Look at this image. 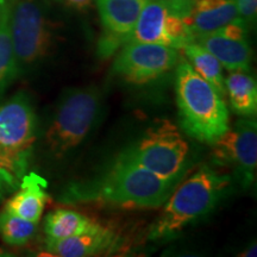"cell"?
<instances>
[{
    "instance_id": "obj_2",
    "label": "cell",
    "mask_w": 257,
    "mask_h": 257,
    "mask_svg": "<svg viewBox=\"0 0 257 257\" xmlns=\"http://www.w3.org/2000/svg\"><path fill=\"white\" fill-rule=\"evenodd\" d=\"M175 68L174 89L181 126L188 136L212 146L230 127L224 98L186 60Z\"/></svg>"
},
{
    "instance_id": "obj_20",
    "label": "cell",
    "mask_w": 257,
    "mask_h": 257,
    "mask_svg": "<svg viewBox=\"0 0 257 257\" xmlns=\"http://www.w3.org/2000/svg\"><path fill=\"white\" fill-rule=\"evenodd\" d=\"M36 232L37 223L16 216L5 208L0 211V238L9 245H25Z\"/></svg>"
},
{
    "instance_id": "obj_22",
    "label": "cell",
    "mask_w": 257,
    "mask_h": 257,
    "mask_svg": "<svg viewBox=\"0 0 257 257\" xmlns=\"http://www.w3.org/2000/svg\"><path fill=\"white\" fill-rule=\"evenodd\" d=\"M19 180L0 167V192L4 194L12 193L18 187Z\"/></svg>"
},
{
    "instance_id": "obj_12",
    "label": "cell",
    "mask_w": 257,
    "mask_h": 257,
    "mask_svg": "<svg viewBox=\"0 0 257 257\" xmlns=\"http://www.w3.org/2000/svg\"><path fill=\"white\" fill-rule=\"evenodd\" d=\"M120 244L119 234L99 224L94 229L68 238L46 240V251L57 257H91L117 251Z\"/></svg>"
},
{
    "instance_id": "obj_17",
    "label": "cell",
    "mask_w": 257,
    "mask_h": 257,
    "mask_svg": "<svg viewBox=\"0 0 257 257\" xmlns=\"http://www.w3.org/2000/svg\"><path fill=\"white\" fill-rule=\"evenodd\" d=\"M225 93L229 95L234 113L253 117L257 112V83L248 72H230L225 79Z\"/></svg>"
},
{
    "instance_id": "obj_4",
    "label": "cell",
    "mask_w": 257,
    "mask_h": 257,
    "mask_svg": "<svg viewBox=\"0 0 257 257\" xmlns=\"http://www.w3.org/2000/svg\"><path fill=\"white\" fill-rule=\"evenodd\" d=\"M100 91L94 86L67 91L57 102L44 131L43 144L53 160H62L81 146L98 121Z\"/></svg>"
},
{
    "instance_id": "obj_7",
    "label": "cell",
    "mask_w": 257,
    "mask_h": 257,
    "mask_svg": "<svg viewBox=\"0 0 257 257\" xmlns=\"http://www.w3.org/2000/svg\"><path fill=\"white\" fill-rule=\"evenodd\" d=\"M124 152L138 165L165 179L182 180L188 170L189 144L168 119L156 120Z\"/></svg>"
},
{
    "instance_id": "obj_10",
    "label": "cell",
    "mask_w": 257,
    "mask_h": 257,
    "mask_svg": "<svg viewBox=\"0 0 257 257\" xmlns=\"http://www.w3.org/2000/svg\"><path fill=\"white\" fill-rule=\"evenodd\" d=\"M213 147L214 162L230 166L236 170L244 187L255 180L257 168V124L256 120L240 119L229 127Z\"/></svg>"
},
{
    "instance_id": "obj_21",
    "label": "cell",
    "mask_w": 257,
    "mask_h": 257,
    "mask_svg": "<svg viewBox=\"0 0 257 257\" xmlns=\"http://www.w3.org/2000/svg\"><path fill=\"white\" fill-rule=\"evenodd\" d=\"M238 18L243 21L250 30L255 27L257 18V0H234Z\"/></svg>"
},
{
    "instance_id": "obj_19",
    "label": "cell",
    "mask_w": 257,
    "mask_h": 257,
    "mask_svg": "<svg viewBox=\"0 0 257 257\" xmlns=\"http://www.w3.org/2000/svg\"><path fill=\"white\" fill-rule=\"evenodd\" d=\"M14 0L0 14V100L10 86L19 78L17 62L10 35V14Z\"/></svg>"
},
{
    "instance_id": "obj_6",
    "label": "cell",
    "mask_w": 257,
    "mask_h": 257,
    "mask_svg": "<svg viewBox=\"0 0 257 257\" xmlns=\"http://www.w3.org/2000/svg\"><path fill=\"white\" fill-rule=\"evenodd\" d=\"M38 140V117L30 95L0 101V167L18 180L27 174Z\"/></svg>"
},
{
    "instance_id": "obj_9",
    "label": "cell",
    "mask_w": 257,
    "mask_h": 257,
    "mask_svg": "<svg viewBox=\"0 0 257 257\" xmlns=\"http://www.w3.org/2000/svg\"><path fill=\"white\" fill-rule=\"evenodd\" d=\"M182 60L181 51L143 42H126L120 47L112 70L131 85H147L162 78Z\"/></svg>"
},
{
    "instance_id": "obj_11",
    "label": "cell",
    "mask_w": 257,
    "mask_h": 257,
    "mask_svg": "<svg viewBox=\"0 0 257 257\" xmlns=\"http://www.w3.org/2000/svg\"><path fill=\"white\" fill-rule=\"evenodd\" d=\"M102 35L98 53L102 57L113 55L127 41L144 6L149 0H95Z\"/></svg>"
},
{
    "instance_id": "obj_14",
    "label": "cell",
    "mask_w": 257,
    "mask_h": 257,
    "mask_svg": "<svg viewBox=\"0 0 257 257\" xmlns=\"http://www.w3.org/2000/svg\"><path fill=\"white\" fill-rule=\"evenodd\" d=\"M5 202V210L24 219L40 223L49 194L47 181L35 172H28L19 180L18 187Z\"/></svg>"
},
{
    "instance_id": "obj_3",
    "label": "cell",
    "mask_w": 257,
    "mask_h": 257,
    "mask_svg": "<svg viewBox=\"0 0 257 257\" xmlns=\"http://www.w3.org/2000/svg\"><path fill=\"white\" fill-rule=\"evenodd\" d=\"M229 175L204 165L178 186L162 205V212L148 234L150 240L175 237L186 226L207 216L230 186Z\"/></svg>"
},
{
    "instance_id": "obj_16",
    "label": "cell",
    "mask_w": 257,
    "mask_h": 257,
    "mask_svg": "<svg viewBox=\"0 0 257 257\" xmlns=\"http://www.w3.org/2000/svg\"><path fill=\"white\" fill-rule=\"evenodd\" d=\"M99 223L81 212L70 208L51 211L44 218V233L47 240L68 238L98 226Z\"/></svg>"
},
{
    "instance_id": "obj_26",
    "label": "cell",
    "mask_w": 257,
    "mask_h": 257,
    "mask_svg": "<svg viewBox=\"0 0 257 257\" xmlns=\"http://www.w3.org/2000/svg\"><path fill=\"white\" fill-rule=\"evenodd\" d=\"M4 256H11V253H8L4 249H0V257H4Z\"/></svg>"
},
{
    "instance_id": "obj_1",
    "label": "cell",
    "mask_w": 257,
    "mask_h": 257,
    "mask_svg": "<svg viewBox=\"0 0 257 257\" xmlns=\"http://www.w3.org/2000/svg\"><path fill=\"white\" fill-rule=\"evenodd\" d=\"M181 180L154 174L123 152L101 174L73 182L61 194L66 204H96L123 208H157Z\"/></svg>"
},
{
    "instance_id": "obj_25",
    "label": "cell",
    "mask_w": 257,
    "mask_h": 257,
    "mask_svg": "<svg viewBox=\"0 0 257 257\" xmlns=\"http://www.w3.org/2000/svg\"><path fill=\"white\" fill-rule=\"evenodd\" d=\"M10 2H11V0H0V14H2L3 10L5 9V6L8 5Z\"/></svg>"
},
{
    "instance_id": "obj_24",
    "label": "cell",
    "mask_w": 257,
    "mask_h": 257,
    "mask_svg": "<svg viewBox=\"0 0 257 257\" xmlns=\"http://www.w3.org/2000/svg\"><path fill=\"white\" fill-rule=\"evenodd\" d=\"M257 244L256 242L251 243L249 245L248 249H245L244 251L240 253V256H244V257H255L257 255Z\"/></svg>"
},
{
    "instance_id": "obj_18",
    "label": "cell",
    "mask_w": 257,
    "mask_h": 257,
    "mask_svg": "<svg viewBox=\"0 0 257 257\" xmlns=\"http://www.w3.org/2000/svg\"><path fill=\"white\" fill-rule=\"evenodd\" d=\"M181 53L186 56V61L202 79L210 82L216 91L223 96L225 93V79L223 76V67L210 51L201 47L195 41L186 46Z\"/></svg>"
},
{
    "instance_id": "obj_13",
    "label": "cell",
    "mask_w": 257,
    "mask_h": 257,
    "mask_svg": "<svg viewBox=\"0 0 257 257\" xmlns=\"http://www.w3.org/2000/svg\"><path fill=\"white\" fill-rule=\"evenodd\" d=\"M194 41L210 51L229 72L249 73L251 70L252 50L249 38H236L216 30L199 35Z\"/></svg>"
},
{
    "instance_id": "obj_8",
    "label": "cell",
    "mask_w": 257,
    "mask_h": 257,
    "mask_svg": "<svg viewBox=\"0 0 257 257\" xmlns=\"http://www.w3.org/2000/svg\"><path fill=\"white\" fill-rule=\"evenodd\" d=\"M191 6L192 0H149L126 42L160 44L181 51L194 41L189 28Z\"/></svg>"
},
{
    "instance_id": "obj_23",
    "label": "cell",
    "mask_w": 257,
    "mask_h": 257,
    "mask_svg": "<svg viewBox=\"0 0 257 257\" xmlns=\"http://www.w3.org/2000/svg\"><path fill=\"white\" fill-rule=\"evenodd\" d=\"M55 2L60 3L67 8L75 10V11H87V10L92 6L93 0H55Z\"/></svg>"
},
{
    "instance_id": "obj_27",
    "label": "cell",
    "mask_w": 257,
    "mask_h": 257,
    "mask_svg": "<svg viewBox=\"0 0 257 257\" xmlns=\"http://www.w3.org/2000/svg\"><path fill=\"white\" fill-rule=\"evenodd\" d=\"M4 198H5V194L3 192H0V204H2V202L4 201Z\"/></svg>"
},
{
    "instance_id": "obj_15",
    "label": "cell",
    "mask_w": 257,
    "mask_h": 257,
    "mask_svg": "<svg viewBox=\"0 0 257 257\" xmlns=\"http://www.w3.org/2000/svg\"><path fill=\"white\" fill-rule=\"evenodd\" d=\"M234 0H192L189 28L194 38L237 21Z\"/></svg>"
},
{
    "instance_id": "obj_5",
    "label": "cell",
    "mask_w": 257,
    "mask_h": 257,
    "mask_svg": "<svg viewBox=\"0 0 257 257\" xmlns=\"http://www.w3.org/2000/svg\"><path fill=\"white\" fill-rule=\"evenodd\" d=\"M50 0H14L10 14V35L19 76L41 64L56 42V24Z\"/></svg>"
}]
</instances>
